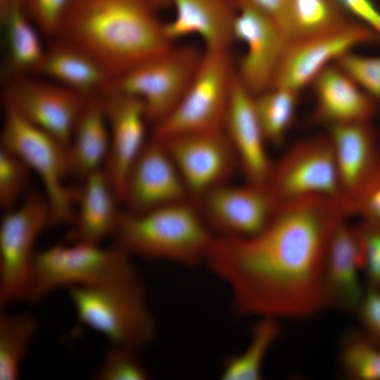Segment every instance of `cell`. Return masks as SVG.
I'll use <instances>...</instances> for the list:
<instances>
[{
  "instance_id": "1",
  "label": "cell",
  "mask_w": 380,
  "mask_h": 380,
  "mask_svg": "<svg viewBox=\"0 0 380 380\" xmlns=\"http://www.w3.org/2000/svg\"><path fill=\"white\" fill-rule=\"evenodd\" d=\"M348 217L336 198L302 197L277 207L253 235L215 236L205 262L228 286L239 315L308 318L327 308V250Z\"/></svg>"
},
{
  "instance_id": "2",
  "label": "cell",
  "mask_w": 380,
  "mask_h": 380,
  "mask_svg": "<svg viewBox=\"0 0 380 380\" xmlns=\"http://www.w3.org/2000/svg\"><path fill=\"white\" fill-rule=\"evenodd\" d=\"M156 11L148 0H75L52 39L85 51L111 80L172 45Z\"/></svg>"
},
{
  "instance_id": "3",
  "label": "cell",
  "mask_w": 380,
  "mask_h": 380,
  "mask_svg": "<svg viewBox=\"0 0 380 380\" xmlns=\"http://www.w3.org/2000/svg\"><path fill=\"white\" fill-rule=\"evenodd\" d=\"M113 236L131 255L186 267L205 262L215 239L191 199L122 213Z\"/></svg>"
},
{
  "instance_id": "4",
  "label": "cell",
  "mask_w": 380,
  "mask_h": 380,
  "mask_svg": "<svg viewBox=\"0 0 380 380\" xmlns=\"http://www.w3.org/2000/svg\"><path fill=\"white\" fill-rule=\"evenodd\" d=\"M80 324L110 343L140 350L151 343L156 325L139 275L95 286L68 289Z\"/></svg>"
},
{
  "instance_id": "5",
  "label": "cell",
  "mask_w": 380,
  "mask_h": 380,
  "mask_svg": "<svg viewBox=\"0 0 380 380\" xmlns=\"http://www.w3.org/2000/svg\"><path fill=\"white\" fill-rule=\"evenodd\" d=\"M132 255L118 244L57 243L36 251L27 302L35 303L61 287L89 286L138 275Z\"/></svg>"
},
{
  "instance_id": "6",
  "label": "cell",
  "mask_w": 380,
  "mask_h": 380,
  "mask_svg": "<svg viewBox=\"0 0 380 380\" xmlns=\"http://www.w3.org/2000/svg\"><path fill=\"white\" fill-rule=\"evenodd\" d=\"M1 146L17 155L39 178L50 210V226L72 222L77 188L69 186L71 176L67 147L58 139L4 110Z\"/></svg>"
},
{
  "instance_id": "7",
  "label": "cell",
  "mask_w": 380,
  "mask_h": 380,
  "mask_svg": "<svg viewBox=\"0 0 380 380\" xmlns=\"http://www.w3.org/2000/svg\"><path fill=\"white\" fill-rule=\"evenodd\" d=\"M229 51L204 50L183 96L151 137L165 139L192 132L222 129L235 77Z\"/></svg>"
},
{
  "instance_id": "8",
  "label": "cell",
  "mask_w": 380,
  "mask_h": 380,
  "mask_svg": "<svg viewBox=\"0 0 380 380\" xmlns=\"http://www.w3.org/2000/svg\"><path fill=\"white\" fill-rule=\"evenodd\" d=\"M203 49L174 46L110 80L104 89L132 95L145 105L149 122L156 125L177 105L201 61Z\"/></svg>"
},
{
  "instance_id": "9",
  "label": "cell",
  "mask_w": 380,
  "mask_h": 380,
  "mask_svg": "<svg viewBox=\"0 0 380 380\" xmlns=\"http://www.w3.org/2000/svg\"><path fill=\"white\" fill-rule=\"evenodd\" d=\"M0 223V308L27 300L35 242L50 226L44 194L32 192L3 212Z\"/></svg>"
},
{
  "instance_id": "10",
  "label": "cell",
  "mask_w": 380,
  "mask_h": 380,
  "mask_svg": "<svg viewBox=\"0 0 380 380\" xmlns=\"http://www.w3.org/2000/svg\"><path fill=\"white\" fill-rule=\"evenodd\" d=\"M264 185L276 208L315 194L336 198L344 205L334 148L327 133L301 139L291 146L272 163Z\"/></svg>"
},
{
  "instance_id": "11",
  "label": "cell",
  "mask_w": 380,
  "mask_h": 380,
  "mask_svg": "<svg viewBox=\"0 0 380 380\" xmlns=\"http://www.w3.org/2000/svg\"><path fill=\"white\" fill-rule=\"evenodd\" d=\"M4 110L51 134L66 147L89 98L35 74L2 80Z\"/></svg>"
},
{
  "instance_id": "12",
  "label": "cell",
  "mask_w": 380,
  "mask_h": 380,
  "mask_svg": "<svg viewBox=\"0 0 380 380\" xmlns=\"http://www.w3.org/2000/svg\"><path fill=\"white\" fill-rule=\"evenodd\" d=\"M377 42L378 35L355 19L327 33L287 41L272 86L301 92L324 69L355 47Z\"/></svg>"
},
{
  "instance_id": "13",
  "label": "cell",
  "mask_w": 380,
  "mask_h": 380,
  "mask_svg": "<svg viewBox=\"0 0 380 380\" xmlns=\"http://www.w3.org/2000/svg\"><path fill=\"white\" fill-rule=\"evenodd\" d=\"M158 140L172 158L191 200L227 182L239 168L236 153L223 129Z\"/></svg>"
},
{
  "instance_id": "14",
  "label": "cell",
  "mask_w": 380,
  "mask_h": 380,
  "mask_svg": "<svg viewBox=\"0 0 380 380\" xmlns=\"http://www.w3.org/2000/svg\"><path fill=\"white\" fill-rule=\"evenodd\" d=\"M236 4L233 35L246 51L235 72L254 96L272 86L286 41L271 16L242 0Z\"/></svg>"
},
{
  "instance_id": "15",
  "label": "cell",
  "mask_w": 380,
  "mask_h": 380,
  "mask_svg": "<svg viewBox=\"0 0 380 380\" xmlns=\"http://www.w3.org/2000/svg\"><path fill=\"white\" fill-rule=\"evenodd\" d=\"M205 223L217 237H245L262 229L276 207L264 184L247 182L217 186L195 200Z\"/></svg>"
},
{
  "instance_id": "16",
  "label": "cell",
  "mask_w": 380,
  "mask_h": 380,
  "mask_svg": "<svg viewBox=\"0 0 380 380\" xmlns=\"http://www.w3.org/2000/svg\"><path fill=\"white\" fill-rule=\"evenodd\" d=\"M191 199L181 175L164 144L152 137L130 167L122 202L127 211L142 213Z\"/></svg>"
},
{
  "instance_id": "17",
  "label": "cell",
  "mask_w": 380,
  "mask_h": 380,
  "mask_svg": "<svg viewBox=\"0 0 380 380\" xmlns=\"http://www.w3.org/2000/svg\"><path fill=\"white\" fill-rule=\"evenodd\" d=\"M100 95L110 132V150L103 170L122 201L127 175L150 139V122L139 98L110 89Z\"/></svg>"
},
{
  "instance_id": "18",
  "label": "cell",
  "mask_w": 380,
  "mask_h": 380,
  "mask_svg": "<svg viewBox=\"0 0 380 380\" xmlns=\"http://www.w3.org/2000/svg\"><path fill=\"white\" fill-rule=\"evenodd\" d=\"M332 142L344 206L350 204L366 182L380 167V145L371 122L328 127Z\"/></svg>"
},
{
  "instance_id": "19",
  "label": "cell",
  "mask_w": 380,
  "mask_h": 380,
  "mask_svg": "<svg viewBox=\"0 0 380 380\" xmlns=\"http://www.w3.org/2000/svg\"><path fill=\"white\" fill-rule=\"evenodd\" d=\"M363 265L361 228L346 220L335 229L327 250L324 275L327 308L357 311L365 293L359 276Z\"/></svg>"
},
{
  "instance_id": "20",
  "label": "cell",
  "mask_w": 380,
  "mask_h": 380,
  "mask_svg": "<svg viewBox=\"0 0 380 380\" xmlns=\"http://www.w3.org/2000/svg\"><path fill=\"white\" fill-rule=\"evenodd\" d=\"M223 129L247 182L264 184L272 163L267 152V142L254 110L253 95L236 72Z\"/></svg>"
},
{
  "instance_id": "21",
  "label": "cell",
  "mask_w": 380,
  "mask_h": 380,
  "mask_svg": "<svg viewBox=\"0 0 380 380\" xmlns=\"http://www.w3.org/2000/svg\"><path fill=\"white\" fill-rule=\"evenodd\" d=\"M81 182L66 241L100 244L114 235L122 214L118 204L122 201L103 169L88 175Z\"/></svg>"
},
{
  "instance_id": "22",
  "label": "cell",
  "mask_w": 380,
  "mask_h": 380,
  "mask_svg": "<svg viewBox=\"0 0 380 380\" xmlns=\"http://www.w3.org/2000/svg\"><path fill=\"white\" fill-rule=\"evenodd\" d=\"M173 18L163 23L167 38L173 41L196 34L204 50L229 51L234 42L233 25L236 0H172Z\"/></svg>"
},
{
  "instance_id": "23",
  "label": "cell",
  "mask_w": 380,
  "mask_h": 380,
  "mask_svg": "<svg viewBox=\"0 0 380 380\" xmlns=\"http://www.w3.org/2000/svg\"><path fill=\"white\" fill-rule=\"evenodd\" d=\"M315 97V122L328 127L371 122L377 103L342 69L333 63L324 69L311 84Z\"/></svg>"
},
{
  "instance_id": "24",
  "label": "cell",
  "mask_w": 380,
  "mask_h": 380,
  "mask_svg": "<svg viewBox=\"0 0 380 380\" xmlns=\"http://www.w3.org/2000/svg\"><path fill=\"white\" fill-rule=\"evenodd\" d=\"M35 74L82 96L90 98L99 94L110 78L102 66L78 47L58 39L49 40Z\"/></svg>"
},
{
  "instance_id": "25",
  "label": "cell",
  "mask_w": 380,
  "mask_h": 380,
  "mask_svg": "<svg viewBox=\"0 0 380 380\" xmlns=\"http://www.w3.org/2000/svg\"><path fill=\"white\" fill-rule=\"evenodd\" d=\"M4 59L1 77L32 74L44 55L45 38L27 14L23 0H12L0 10Z\"/></svg>"
},
{
  "instance_id": "26",
  "label": "cell",
  "mask_w": 380,
  "mask_h": 380,
  "mask_svg": "<svg viewBox=\"0 0 380 380\" xmlns=\"http://www.w3.org/2000/svg\"><path fill=\"white\" fill-rule=\"evenodd\" d=\"M109 150V128L99 94L89 98L67 146L71 176L82 179L103 169Z\"/></svg>"
},
{
  "instance_id": "27",
  "label": "cell",
  "mask_w": 380,
  "mask_h": 380,
  "mask_svg": "<svg viewBox=\"0 0 380 380\" xmlns=\"http://www.w3.org/2000/svg\"><path fill=\"white\" fill-rule=\"evenodd\" d=\"M352 19L333 0H288L280 27L287 42L333 31Z\"/></svg>"
},
{
  "instance_id": "28",
  "label": "cell",
  "mask_w": 380,
  "mask_h": 380,
  "mask_svg": "<svg viewBox=\"0 0 380 380\" xmlns=\"http://www.w3.org/2000/svg\"><path fill=\"white\" fill-rule=\"evenodd\" d=\"M281 332L277 319L260 317L253 326L251 340L240 353L228 357L221 372L224 380H258L264 360Z\"/></svg>"
},
{
  "instance_id": "29",
  "label": "cell",
  "mask_w": 380,
  "mask_h": 380,
  "mask_svg": "<svg viewBox=\"0 0 380 380\" xmlns=\"http://www.w3.org/2000/svg\"><path fill=\"white\" fill-rule=\"evenodd\" d=\"M38 328L37 320L24 312L0 315V379L20 378L23 362Z\"/></svg>"
},
{
  "instance_id": "30",
  "label": "cell",
  "mask_w": 380,
  "mask_h": 380,
  "mask_svg": "<svg viewBox=\"0 0 380 380\" xmlns=\"http://www.w3.org/2000/svg\"><path fill=\"white\" fill-rule=\"evenodd\" d=\"M300 91L272 86L253 96L254 110L268 143L279 145L294 121Z\"/></svg>"
},
{
  "instance_id": "31",
  "label": "cell",
  "mask_w": 380,
  "mask_h": 380,
  "mask_svg": "<svg viewBox=\"0 0 380 380\" xmlns=\"http://www.w3.org/2000/svg\"><path fill=\"white\" fill-rule=\"evenodd\" d=\"M340 362L345 374L351 379H380V348L362 332L350 330L343 334Z\"/></svg>"
},
{
  "instance_id": "32",
  "label": "cell",
  "mask_w": 380,
  "mask_h": 380,
  "mask_svg": "<svg viewBox=\"0 0 380 380\" xmlns=\"http://www.w3.org/2000/svg\"><path fill=\"white\" fill-rule=\"evenodd\" d=\"M139 350L110 343L100 366L93 374L95 380H146L150 372L140 359Z\"/></svg>"
},
{
  "instance_id": "33",
  "label": "cell",
  "mask_w": 380,
  "mask_h": 380,
  "mask_svg": "<svg viewBox=\"0 0 380 380\" xmlns=\"http://www.w3.org/2000/svg\"><path fill=\"white\" fill-rule=\"evenodd\" d=\"M31 171L14 153L0 148V205L3 212L21 201Z\"/></svg>"
},
{
  "instance_id": "34",
  "label": "cell",
  "mask_w": 380,
  "mask_h": 380,
  "mask_svg": "<svg viewBox=\"0 0 380 380\" xmlns=\"http://www.w3.org/2000/svg\"><path fill=\"white\" fill-rule=\"evenodd\" d=\"M334 63L380 105V56H363L350 51Z\"/></svg>"
},
{
  "instance_id": "35",
  "label": "cell",
  "mask_w": 380,
  "mask_h": 380,
  "mask_svg": "<svg viewBox=\"0 0 380 380\" xmlns=\"http://www.w3.org/2000/svg\"><path fill=\"white\" fill-rule=\"evenodd\" d=\"M75 0H23V7L48 40L56 34L68 9Z\"/></svg>"
},
{
  "instance_id": "36",
  "label": "cell",
  "mask_w": 380,
  "mask_h": 380,
  "mask_svg": "<svg viewBox=\"0 0 380 380\" xmlns=\"http://www.w3.org/2000/svg\"><path fill=\"white\" fill-rule=\"evenodd\" d=\"M350 213L365 223L380 227V167L355 196Z\"/></svg>"
},
{
  "instance_id": "37",
  "label": "cell",
  "mask_w": 380,
  "mask_h": 380,
  "mask_svg": "<svg viewBox=\"0 0 380 380\" xmlns=\"http://www.w3.org/2000/svg\"><path fill=\"white\" fill-rule=\"evenodd\" d=\"M364 248L363 269L369 288L380 291V227L360 222Z\"/></svg>"
},
{
  "instance_id": "38",
  "label": "cell",
  "mask_w": 380,
  "mask_h": 380,
  "mask_svg": "<svg viewBox=\"0 0 380 380\" xmlns=\"http://www.w3.org/2000/svg\"><path fill=\"white\" fill-rule=\"evenodd\" d=\"M357 312L362 333L380 348V291L368 287Z\"/></svg>"
},
{
  "instance_id": "39",
  "label": "cell",
  "mask_w": 380,
  "mask_h": 380,
  "mask_svg": "<svg viewBox=\"0 0 380 380\" xmlns=\"http://www.w3.org/2000/svg\"><path fill=\"white\" fill-rule=\"evenodd\" d=\"M346 14L370 27L380 39V10L372 0H333Z\"/></svg>"
},
{
  "instance_id": "40",
  "label": "cell",
  "mask_w": 380,
  "mask_h": 380,
  "mask_svg": "<svg viewBox=\"0 0 380 380\" xmlns=\"http://www.w3.org/2000/svg\"><path fill=\"white\" fill-rule=\"evenodd\" d=\"M271 16L280 27L288 0H242ZM281 28V27H280Z\"/></svg>"
},
{
  "instance_id": "41",
  "label": "cell",
  "mask_w": 380,
  "mask_h": 380,
  "mask_svg": "<svg viewBox=\"0 0 380 380\" xmlns=\"http://www.w3.org/2000/svg\"><path fill=\"white\" fill-rule=\"evenodd\" d=\"M151 4L156 9L165 8L171 6L172 0H148Z\"/></svg>"
},
{
  "instance_id": "42",
  "label": "cell",
  "mask_w": 380,
  "mask_h": 380,
  "mask_svg": "<svg viewBox=\"0 0 380 380\" xmlns=\"http://www.w3.org/2000/svg\"><path fill=\"white\" fill-rule=\"evenodd\" d=\"M12 0H0V10L6 6Z\"/></svg>"
}]
</instances>
